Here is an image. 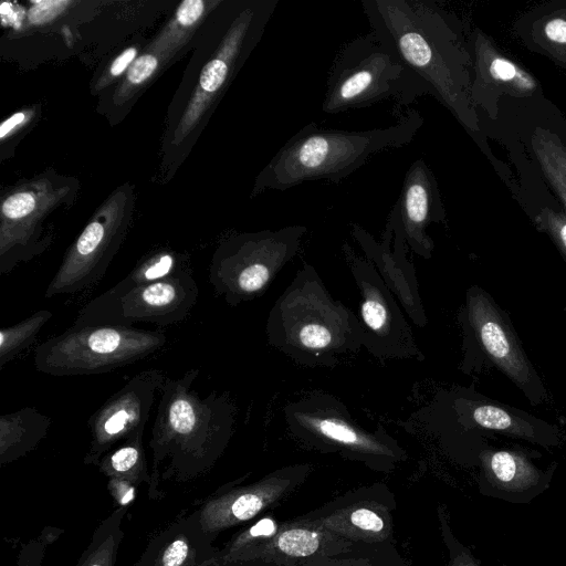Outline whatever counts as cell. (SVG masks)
Masks as SVG:
<instances>
[{"mask_svg": "<svg viewBox=\"0 0 566 566\" xmlns=\"http://www.w3.org/2000/svg\"><path fill=\"white\" fill-rule=\"evenodd\" d=\"M198 368L181 377H166L161 388L149 448L150 480L147 493L160 501L166 483L182 484L206 475L227 449L237 419L230 395L212 390L201 395L192 388Z\"/></svg>", "mask_w": 566, "mask_h": 566, "instance_id": "cell-1", "label": "cell"}, {"mask_svg": "<svg viewBox=\"0 0 566 566\" xmlns=\"http://www.w3.org/2000/svg\"><path fill=\"white\" fill-rule=\"evenodd\" d=\"M361 7L370 31L470 133H478L471 59L447 14L429 0H363Z\"/></svg>", "mask_w": 566, "mask_h": 566, "instance_id": "cell-2", "label": "cell"}, {"mask_svg": "<svg viewBox=\"0 0 566 566\" xmlns=\"http://www.w3.org/2000/svg\"><path fill=\"white\" fill-rule=\"evenodd\" d=\"M265 334L273 348L312 368H334L363 347L357 314L329 294L308 263L274 302Z\"/></svg>", "mask_w": 566, "mask_h": 566, "instance_id": "cell-3", "label": "cell"}, {"mask_svg": "<svg viewBox=\"0 0 566 566\" xmlns=\"http://www.w3.org/2000/svg\"><path fill=\"white\" fill-rule=\"evenodd\" d=\"M422 125L423 117L416 109L388 127L368 130L319 128L310 123L274 154L258 176L253 192L284 191L313 180L338 184L376 154L411 143Z\"/></svg>", "mask_w": 566, "mask_h": 566, "instance_id": "cell-4", "label": "cell"}, {"mask_svg": "<svg viewBox=\"0 0 566 566\" xmlns=\"http://www.w3.org/2000/svg\"><path fill=\"white\" fill-rule=\"evenodd\" d=\"M426 94L431 95L430 87L369 31L346 43L336 54L322 111L335 115L386 99L408 106Z\"/></svg>", "mask_w": 566, "mask_h": 566, "instance_id": "cell-5", "label": "cell"}, {"mask_svg": "<svg viewBox=\"0 0 566 566\" xmlns=\"http://www.w3.org/2000/svg\"><path fill=\"white\" fill-rule=\"evenodd\" d=\"M167 336L159 331L106 323H74L34 350V367L51 376L109 373L159 352Z\"/></svg>", "mask_w": 566, "mask_h": 566, "instance_id": "cell-6", "label": "cell"}, {"mask_svg": "<svg viewBox=\"0 0 566 566\" xmlns=\"http://www.w3.org/2000/svg\"><path fill=\"white\" fill-rule=\"evenodd\" d=\"M463 336V373L480 371L493 366L506 376L531 401H547L548 392L527 357L509 315L482 287L472 285L458 313Z\"/></svg>", "mask_w": 566, "mask_h": 566, "instance_id": "cell-7", "label": "cell"}, {"mask_svg": "<svg viewBox=\"0 0 566 566\" xmlns=\"http://www.w3.org/2000/svg\"><path fill=\"white\" fill-rule=\"evenodd\" d=\"M307 228L301 224L235 237L212 258L209 281L229 305L262 296L297 254Z\"/></svg>", "mask_w": 566, "mask_h": 566, "instance_id": "cell-8", "label": "cell"}, {"mask_svg": "<svg viewBox=\"0 0 566 566\" xmlns=\"http://www.w3.org/2000/svg\"><path fill=\"white\" fill-rule=\"evenodd\" d=\"M284 417L293 437L322 450L373 463H392L403 455L381 426L374 432L361 428L345 405L327 392H311L287 403Z\"/></svg>", "mask_w": 566, "mask_h": 566, "instance_id": "cell-9", "label": "cell"}, {"mask_svg": "<svg viewBox=\"0 0 566 566\" xmlns=\"http://www.w3.org/2000/svg\"><path fill=\"white\" fill-rule=\"evenodd\" d=\"M198 294L197 281L187 268L170 277L119 293L105 291L78 311L74 323L174 325L188 317Z\"/></svg>", "mask_w": 566, "mask_h": 566, "instance_id": "cell-10", "label": "cell"}, {"mask_svg": "<svg viewBox=\"0 0 566 566\" xmlns=\"http://www.w3.org/2000/svg\"><path fill=\"white\" fill-rule=\"evenodd\" d=\"M344 259L359 292L358 319L363 347L380 360H422L412 329L396 296L388 289L375 265L345 242Z\"/></svg>", "mask_w": 566, "mask_h": 566, "instance_id": "cell-11", "label": "cell"}, {"mask_svg": "<svg viewBox=\"0 0 566 566\" xmlns=\"http://www.w3.org/2000/svg\"><path fill=\"white\" fill-rule=\"evenodd\" d=\"M157 368L143 370L114 392L88 418L90 444L83 463L97 465L116 446L143 436L153 405L166 379Z\"/></svg>", "mask_w": 566, "mask_h": 566, "instance_id": "cell-12", "label": "cell"}, {"mask_svg": "<svg viewBox=\"0 0 566 566\" xmlns=\"http://www.w3.org/2000/svg\"><path fill=\"white\" fill-rule=\"evenodd\" d=\"M125 232V223L115 214L93 219L67 250L49 283L46 298L88 290L104 276Z\"/></svg>", "mask_w": 566, "mask_h": 566, "instance_id": "cell-13", "label": "cell"}, {"mask_svg": "<svg viewBox=\"0 0 566 566\" xmlns=\"http://www.w3.org/2000/svg\"><path fill=\"white\" fill-rule=\"evenodd\" d=\"M448 396L454 419L465 429L496 432L545 449L564 443V436L557 426L492 400L473 388L458 387Z\"/></svg>", "mask_w": 566, "mask_h": 566, "instance_id": "cell-14", "label": "cell"}, {"mask_svg": "<svg viewBox=\"0 0 566 566\" xmlns=\"http://www.w3.org/2000/svg\"><path fill=\"white\" fill-rule=\"evenodd\" d=\"M541 454L518 446L481 447L478 451L480 492L513 504H527L551 485L557 463L545 469L535 464Z\"/></svg>", "mask_w": 566, "mask_h": 566, "instance_id": "cell-15", "label": "cell"}, {"mask_svg": "<svg viewBox=\"0 0 566 566\" xmlns=\"http://www.w3.org/2000/svg\"><path fill=\"white\" fill-rule=\"evenodd\" d=\"M307 470V465H297L245 486L218 489L196 509L205 532L214 541L221 532L252 520L285 495Z\"/></svg>", "mask_w": 566, "mask_h": 566, "instance_id": "cell-16", "label": "cell"}, {"mask_svg": "<svg viewBox=\"0 0 566 566\" xmlns=\"http://www.w3.org/2000/svg\"><path fill=\"white\" fill-rule=\"evenodd\" d=\"M350 232L381 279L402 305L412 323L424 327L428 318L419 293V286L412 264L406 256L407 243L403 237L398 207L395 203L388 217L380 242L356 223Z\"/></svg>", "mask_w": 566, "mask_h": 566, "instance_id": "cell-17", "label": "cell"}, {"mask_svg": "<svg viewBox=\"0 0 566 566\" xmlns=\"http://www.w3.org/2000/svg\"><path fill=\"white\" fill-rule=\"evenodd\" d=\"M396 203L407 245L417 255L430 259L434 244L427 230L433 222H444L446 212L437 179L422 158L408 168Z\"/></svg>", "mask_w": 566, "mask_h": 566, "instance_id": "cell-18", "label": "cell"}, {"mask_svg": "<svg viewBox=\"0 0 566 566\" xmlns=\"http://www.w3.org/2000/svg\"><path fill=\"white\" fill-rule=\"evenodd\" d=\"M212 543L195 510L154 534L135 566H206L219 551Z\"/></svg>", "mask_w": 566, "mask_h": 566, "instance_id": "cell-19", "label": "cell"}, {"mask_svg": "<svg viewBox=\"0 0 566 566\" xmlns=\"http://www.w3.org/2000/svg\"><path fill=\"white\" fill-rule=\"evenodd\" d=\"M474 72L471 95L494 86L518 96H530L537 88L535 78L516 63L501 55L482 35H474Z\"/></svg>", "mask_w": 566, "mask_h": 566, "instance_id": "cell-20", "label": "cell"}, {"mask_svg": "<svg viewBox=\"0 0 566 566\" xmlns=\"http://www.w3.org/2000/svg\"><path fill=\"white\" fill-rule=\"evenodd\" d=\"M52 419L32 407L0 417V465L10 464L30 452L45 438Z\"/></svg>", "mask_w": 566, "mask_h": 566, "instance_id": "cell-21", "label": "cell"}, {"mask_svg": "<svg viewBox=\"0 0 566 566\" xmlns=\"http://www.w3.org/2000/svg\"><path fill=\"white\" fill-rule=\"evenodd\" d=\"M107 479L126 480L136 486L149 483L148 468L143 436L129 439L105 453L96 465Z\"/></svg>", "mask_w": 566, "mask_h": 566, "instance_id": "cell-22", "label": "cell"}, {"mask_svg": "<svg viewBox=\"0 0 566 566\" xmlns=\"http://www.w3.org/2000/svg\"><path fill=\"white\" fill-rule=\"evenodd\" d=\"M128 506L115 507L94 530L75 566H116Z\"/></svg>", "mask_w": 566, "mask_h": 566, "instance_id": "cell-23", "label": "cell"}, {"mask_svg": "<svg viewBox=\"0 0 566 566\" xmlns=\"http://www.w3.org/2000/svg\"><path fill=\"white\" fill-rule=\"evenodd\" d=\"M187 269L185 261L172 252H158L138 263L125 277L107 290L119 293L136 286L170 277Z\"/></svg>", "mask_w": 566, "mask_h": 566, "instance_id": "cell-24", "label": "cell"}, {"mask_svg": "<svg viewBox=\"0 0 566 566\" xmlns=\"http://www.w3.org/2000/svg\"><path fill=\"white\" fill-rule=\"evenodd\" d=\"M49 310H40L27 318L0 329V370L34 340L42 327L52 318Z\"/></svg>", "mask_w": 566, "mask_h": 566, "instance_id": "cell-25", "label": "cell"}, {"mask_svg": "<svg viewBox=\"0 0 566 566\" xmlns=\"http://www.w3.org/2000/svg\"><path fill=\"white\" fill-rule=\"evenodd\" d=\"M533 146L544 174L566 207V146L546 133H537Z\"/></svg>", "mask_w": 566, "mask_h": 566, "instance_id": "cell-26", "label": "cell"}, {"mask_svg": "<svg viewBox=\"0 0 566 566\" xmlns=\"http://www.w3.org/2000/svg\"><path fill=\"white\" fill-rule=\"evenodd\" d=\"M333 517L340 518V522H326L328 526H337L342 524L340 531H344L349 525L363 535H370L371 537H384L385 521L375 511L368 507H354L345 513L335 514Z\"/></svg>", "mask_w": 566, "mask_h": 566, "instance_id": "cell-27", "label": "cell"}, {"mask_svg": "<svg viewBox=\"0 0 566 566\" xmlns=\"http://www.w3.org/2000/svg\"><path fill=\"white\" fill-rule=\"evenodd\" d=\"M64 530L56 526H45L35 536L22 544L15 566H42L48 546L63 534Z\"/></svg>", "mask_w": 566, "mask_h": 566, "instance_id": "cell-28", "label": "cell"}, {"mask_svg": "<svg viewBox=\"0 0 566 566\" xmlns=\"http://www.w3.org/2000/svg\"><path fill=\"white\" fill-rule=\"evenodd\" d=\"M535 222L552 238L566 261V213L544 208L536 216Z\"/></svg>", "mask_w": 566, "mask_h": 566, "instance_id": "cell-29", "label": "cell"}, {"mask_svg": "<svg viewBox=\"0 0 566 566\" xmlns=\"http://www.w3.org/2000/svg\"><path fill=\"white\" fill-rule=\"evenodd\" d=\"M442 525V535L449 551V562L447 566H481L480 562L473 556L471 551L460 543L451 532L448 521L440 513Z\"/></svg>", "mask_w": 566, "mask_h": 566, "instance_id": "cell-30", "label": "cell"}, {"mask_svg": "<svg viewBox=\"0 0 566 566\" xmlns=\"http://www.w3.org/2000/svg\"><path fill=\"white\" fill-rule=\"evenodd\" d=\"M158 67V59L153 54H143L137 57L127 71V82L130 86H138L147 81Z\"/></svg>", "mask_w": 566, "mask_h": 566, "instance_id": "cell-31", "label": "cell"}, {"mask_svg": "<svg viewBox=\"0 0 566 566\" xmlns=\"http://www.w3.org/2000/svg\"><path fill=\"white\" fill-rule=\"evenodd\" d=\"M107 489L112 495L116 507L129 506L135 500L137 486L126 480L108 479Z\"/></svg>", "mask_w": 566, "mask_h": 566, "instance_id": "cell-32", "label": "cell"}, {"mask_svg": "<svg viewBox=\"0 0 566 566\" xmlns=\"http://www.w3.org/2000/svg\"><path fill=\"white\" fill-rule=\"evenodd\" d=\"M205 9L206 3L201 0H186L177 9L176 21L180 27H191L200 19Z\"/></svg>", "mask_w": 566, "mask_h": 566, "instance_id": "cell-33", "label": "cell"}, {"mask_svg": "<svg viewBox=\"0 0 566 566\" xmlns=\"http://www.w3.org/2000/svg\"><path fill=\"white\" fill-rule=\"evenodd\" d=\"M67 4V1L36 2L35 6L29 11V18L33 23L46 22L62 12L64 7Z\"/></svg>", "mask_w": 566, "mask_h": 566, "instance_id": "cell-34", "label": "cell"}, {"mask_svg": "<svg viewBox=\"0 0 566 566\" xmlns=\"http://www.w3.org/2000/svg\"><path fill=\"white\" fill-rule=\"evenodd\" d=\"M543 34L551 44L566 46V18L547 19L543 24Z\"/></svg>", "mask_w": 566, "mask_h": 566, "instance_id": "cell-35", "label": "cell"}, {"mask_svg": "<svg viewBox=\"0 0 566 566\" xmlns=\"http://www.w3.org/2000/svg\"><path fill=\"white\" fill-rule=\"evenodd\" d=\"M137 50L135 48H128L123 51L112 63L109 67V73L113 76L120 75L125 72L133 62L136 60Z\"/></svg>", "mask_w": 566, "mask_h": 566, "instance_id": "cell-36", "label": "cell"}, {"mask_svg": "<svg viewBox=\"0 0 566 566\" xmlns=\"http://www.w3.org/2000/svg\"><path fill=\"white\" fill-rule=\"evenodd\" d=\"M24 113H15L10 118L4 120L0 127V137L3 139L7 135L13 132L18 126H20L25 120Z\"/></svg>", "mask_w": 566, "mask_h": 566, "instance_id": "cell-37", "label": "cell"}]
</instances>
